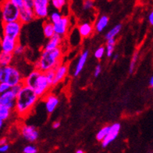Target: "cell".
Returning a JSON list of instances; mask_svg holds the SVG:
<instances>
[{
  "label": "cell",
  "instance_id": "cell-1",
  "mask_svg": "<svg viewBox=\"0 0 153 153\" xmlns=\"http://www.w3.org/2000/svg\"><path fill=\"white\" fill-rule=\"evenodd\" d=\"M39 97L32 88L24 85L16 95L13 110L20 117L25 118L32 113L33 109L39 100Z\"/></svg>",
  "mask_w": 153,
  "mask_h": 153
},
{
  "label": "cell",
  "instance_id": "cell-2",
  "mask_svg": "<svg viewBox=\"0 0 153 153\" xmlns=\"http://www.w3.org/2000/svg\"><path fill=\"white\" fill-rule=\"evenodd\" d=\"M63 52L61 47L53 50H43L41 52L40 56L34 62V69L41 72H46L50 70H55L62 63Z\"/></svg>",
  "mask_w": 153,
  "mask_h": 153
},
{
  "label": "cell",
  "instance_id": "cell-3",
  "mask_svg": "<svg viewBox=\"0 0 153 153\" xmlns=\"http://www.w3.org/2000/svg\"><path fill=\"white\" fill-rule=\"evenodd\" d=\"M23 74L18 68L14 66L9 65L6 67H2L0 81L8 84L10 87L21 84L24 81Z\"/></svg>",
  "mask_w": 153,
  "mask_h": 153
},
{
  "label": "cell",
  "instance_id": "cell-4",
  "mask_svg": "<svg viewBox=\"0 0 153 153\" xmlns=\"http://www.w3.org/2000/svg\"><path fill=\"white\" fill-rule=\"evenodd\" d=\"M2 23L12 22L19 20L20 10L9 0H2L0 6Z\"/></svg>",
  "mask_w": 153,
  "mask_h": 153
},
{
  "label": "cell",
  "instance_id": "cell-5",
  "mask_svg": "<svg viewBox=\"0 0 153 153\" xmlns=\"http://www.w3.org/2000/svg\"><path fill=\"white\" fill-rule=\"evenodd\" d=\"M2 35L19 41L23 27V24L20 23V20L2 23Z\"/></svg>",
  "mask_w": 153,
  "mask_h": 153
},
{
  "label": "cell",
  "instance_id": "cell-6",
  "mask_svg": "<svg viewBox=\"0 0 153 153\" xmlns=\"http://www.w3.org/2000/svg\"><path fill=\"white\" fill-rule=\"evenodd\" d=\"M49 0H34L33 11L35 19L45 20L49 15Z\"/></svg>",
  "mask_w": 153,
  "mask_h": 153
},
{
  "label": "cell",
  "instance_id": "cell-7",
  "mask_svg": "<svg viewBox=\"0 0 153 153\" xmlns=\"http://www.w3.org/2000/svg\"><path fill=\"white\" fill-rule=\"evenodd\" d=\"M52 88V85L49 84L45 76V74L43 72L41 73L36 82L33 87V90L39 98H43L47 93L49 92V90Z\"/></svg>",
  "mask_w": 153,
  "mask_h": 153
},
{
  "label": "cell",
  "instance_id": "cell-8",
  "mask_svg": "<svg viewBox=\"0 0 153 153\" xmlns=\"http://www.w3.org/2000/svg\"><path fill=\"white\" fill-rule=\"evenodd\" d=\"M54 25L55 34L65 38L69 32L71 27V20L67 16H62L59 20L53 24Z\"/></svg>",
  "mask_w": 153,
  "mask_h": 153
},
{
  "label": "cell",
  "instance_id": "cell-9",
  "mask_svg": "<svg viewBox=\"0 0 153 153\" xmlns=\"http://www.w3.org/2000/svg\"><path fill=\"white\" fill-rule=\"evenodd\" d=\"M20 133L23 137L29 142L36 141L39 136L38 130L33 125H22L20 127Z\"/></svg>",
  "mask_w": 153,
  "mask_h": 153
},
{
  "label": "cell",
  "instance_id": "cell-10",
  "mask_svg": "<svg viewBox=\"0 0 153 153\" xmlns=\"http://www.w3.org/2000/svg\"><path fill=\"white\" fill-rule=\"evenodd\" d=\"M121 129V125L119 123H114L109 126V129L108 134L103 139L102 142V145L103 148L107 147L110 143H112L115 139L117 138Z\"/></svg>",
  "mask_w": 153,
  "mask_h": 153
},
{
  "label": "cell",
  "instance_id": "cell-11",
  "mask_svg": "<svg viewBox=\"0 0 153 153\" xmlns=\"http://www.w3.org/2000/svg\"><path fill=\"white\" fill-rule=\"evenodd\" d=\"M45 102V110L48 113H53L59 104V99L56 95L48 92L42 98Z\"/></svg>",
  "mask_w": 153,
  "mask_h": 153
},
{
  "label": "cell",
  "instance_id": "cell-12",
  "mask_svg": "<svg viewBox=\"0 0 153 153\" xmlns=\"http://www.w3.org/2000/svg\"><path fill=\"white\" fill-rule=\"evenodd\" d=\"M19 10H20V12H19V20H20V23L23 25L32 22L33 20L35 19L32 7H30V6L24 4V6L19 8Z\"/></svg>",
  "mask_w": 153,
  "mask_h": 153
},
{
  "label": "cell",
  "instance_id": "cell-13",
  "mask_svg": "<svg viewBox=\"0 0 153 153\" xmlns=\"http://www.w3.org/2000/svg\"><path fill=\"white\" fill-rule=\"evenodd\" d=\"M69 67L67 63L62 62L55 69V77L53 83V87L56 86L59 83L63 81L68 74Z\"/></svg>",
  "mask_w": 153,
  "mask_h": 153
},
{
  "label": "cell",
  "instance_id": "cell-14",
  "mask_svg": "<svg viewBox=\"0 0 153 153\" xmlns=\"http://www.w3.org/2000/svg\"><path fill=\"white\" fill-rule=\"evenodd\" d=\"M19 41L15 40L13 38H9L7 36L2 35L1 39H0V45H1V49L3 52L9 53H13L14 51V48Z\"/></svg>",
  "mask_w": 153,
  "mask_h": 153
},
{
  "label": "cell",
  "instance_id": "cell-15",
  "mask_svg": "<svg viewBox=\"0 0 153 153\" xmlns=\"http://www.w3.org/2000/svg\"><path fill=\"white\" fill-rule=\"evenodd\" d=\"M16 96V95L13 92L12 90L10 89L6 92L0 95V104L6 105V106L9 107L10 109L13 110L15 106Z\"/></svg>",
  "mask_w": 153,
  "mask_h": 153
},
{
  "label": "cell",
  "instance_id": "cell-16",
  "mask_svg": "<svg viewBox=\"0 0 153 153\" xmlns=\"http://www.w3.org/2000/svg\"><path fill=\"white\" fill-rule=\"evenodd\" d=\"M89 56V51L88 49L84 50L82 53H81L80 56H79L76 64L75 66L74 71V76H77L80 75L81 71H83V69L85 67V64H86L88 58Z\"/></svg>",
  "mask_w": 153,
  "mask_h": 153
},
{
  "label": "cell",
  "instance_id": "cell-17",
  "mask_svg": "<svg viewBox=\"0 0 153 153\" xmlns=\"http://www.w3.org/2000/svg\"><path fill=\"white\" fill-rule=\"evenodd\" d=\"M94 25L90 22H83L77 27V31L81 38H88L94 32Z\"/></svg>",
  "mask_w": 153,
  "mask_h": 153
},
{
  "label": "cell",
  "instance_id": "cell-18",
  "mask_svg": "<svg viewBox=\"0 0 153 153\" xmlns=\"http://www.w3.org/2000/svg\"><path fill=\"white\" fill-rule=\"evenodd\" d=\"M63 38H64L55 34L52 38L48 39V42L43 46L42 49L43 50H53L55 48H59L62 45Z\"/></svg>",
  "mask_w": 153,
  "mask_h": 153
},
{
  "label": "cell",
  "instance_id": "cell-19",
  "mask_svg": "<svg viewBox=\"0 0 153 153\" xmlns=\"http://www.w3.org/2000/svg\"><path fill=\"white\" fill-rule=\"evenodd\" d=\"M41 73L42 72L37 69H34L33 71H30L28 74L24 77V81H23L24 85L29 87L30 88H33V87H34L39 75L41 74Z\"/></svg>",
  "mask_w": 153,
  "mask_h": 153
},
{
  "label": "cell",
  "instance_id": "cell-20",
  "mask_svg": "<svg viewBox=\"0 0 153 153\" xmlns=\"http://www.w3.org/2000/svg\"><path fill=\"white\" fill-rule=\"evenodd\" d=\"M109 22V16L107 15H101L99 18L97 19L96 22L95 23L94 25V29L96 30L97 32H102L103 30H105L108 26Z\"/></svg>",
  "mask_w": 153,
  "mask_h": 153
},
{
  "label": "cell",
  "instance_id": "cell-21",
  "mask_svg": "<svg viewBox=\"0 0 153 153\" xmlns=\"http://www.w3.org/2000/svg\"><path fill=\"white\" fill-rule=\"evenodd\" d=\"M42 30L45 38H47V39H49L55 34L54 25H53V23L50 22L48 20H45L44 23H43Z\"/></svg>",
  "mask_w": 153,
  "mask_h": 153
},
{
  "label": "cell",
  "instance_id": "cell-22",
  "mask_svg": "<svg viewBox=\"0 0 153 153\" xmlns=\"http://www.w3.org/2000/svg\"><path fill=\"white\" fill-rule=\"evenodd\" d=\"M14 58V55L13 53H9L1 51L0 52V66L2 67L11 65Z\"/></svg>",
  "mask_w": 153,
  "mask_h": 153
},
{
  "label": "cell",
  "instance_id": "cell-23",
  "mask_svg": "<svg viewBox=\"0 0 153 153\" xmlns=\"http://www.w3.org/2000/svg\"><path fill=\"white\" fill-rule=\"evenodd\" d=\"M116 43H117V40L116 38H110L106 40V45H105V55L107 57H112V56L114 53L115 51V46H116Z\"/></svg>",
  "mask_w": 153,
  "mask_h": 153
},
{
  "label": "cell",
  "instance_id": "cell-24",
  "mask_svg": "<svg viewBox=\"0 0 153 153\" xmlns=\"http://www.w3.org/2000/svg\"><path fill=\"white\" fill-rule=\"evenodd\" d=\"M13 109H10L9 107L0 104V120L6 121L11 117Z\"/></svg>",
  "mask_w": 153,
  "mask_h": 153
},
{
  "label": "cell",
  "instance_id": "cell-25",
  "mask_svg": "<svg viewBox=\"0 0 153 153\" xmlns=\"http://www.w3.org/2000/svg\"><path fill=\"white\" fill-rule=\"evenodd\" d=\"M122 30V24H118L117 25H115L113 28H111L110 30L105 34V38L106 40L110 39V38H116V37L119 34Z\"/></svg>",
  "mask_w": 153,
  "mask_h": 153
},
{
  "label": "cell",
  "instance_id": "cell-26",
  "mask_svg": "<svg viewBox=\"0 0 153 153\" xmlns=\"http://www.w3.org/2000/svg\"><path fill=\"white\" fill-rule=\"evenodd\" d=\"M49 2L55 10L61 11L68 5L69 0H49Z\"/></svg>",
  "mask_w": 153,
  "mask_h": 153
},
{
  "label": "cell",
  "instance_id": "cell-27",
  "mask_svg": "<svg viewBox=\"0 0 153 153\" xmlns=\"http://www.w3.org/2000/svg\"><path fill=\"white\" fill-rule=\"evenodd\" d=\"M139 57V53L137 51H135L134 53L133 56H132V58L131 59V62H130L129 65V74H132L135 70V67H136V65H137V59H138Z\"/></svg>",
  "mask_w": 153,
  "mask_h": 153
},
{
  "label": "cell",
  "instance_id": "cell-28",
  "mask_svg": "<svg viewBox=\"0 0 153 153\" xmlns=\"http://www.w3.org/2000/svg\"><path fill=\"white\" fill-rule=\"evenodd\" d=\"M62 16V14L61 13L60 11H59V10H55V11H53V12L49 13L48 18L50 22H52L53 24H55V23H56L58 20H60Z\"/></svg>",
  "mask_w": 153,
  "mask_h": 153
},
{
  "label": "cell",
  "instance_id": "cell-29",
  "mask_svg": "<svg viewBox=\"0 0 153 153\" xmlns=\"http://www.w3.org/2000/svg\"><path fill=\"white\" fill-rule=\"evenodd\" d=\"M109 125H106V126H104L103 127H102L99 131H98V133L96 134V139L97 141H102L103 139L105 138V136L108 134V131H109Z\"/></svg>",
  "mask_w": 153,
  "mask_h": 153
},
{
  "label": "cell",
  "instance_id": "cell-30",
  "mask_svg": "<svg viewBox=\"0 0 153 153\" xmlns=\"http://www.w3.org/2000/svg\"><path fill=\"white\" fill-rule=\"evenodd\" d=\"M105 46H100L95 49V53H94V56H95L97 59H102V57L105 56Z\"/></svg>",
  "mask_w": 153,
  "mask_h": 153
},
{
  "label": "cell",
  "instance_id": "cell-31",
  "mask_svg": "<svg viewBox=\"0 0 153 153\" xmlns=\"http://www.w3.org/2000/svg\"><path fill=\"white\" fill-rule=\"evenodd\" d=\"M25 49H26L25 47H24L23 45L20 44V42H18L17 45H16V47H15L14 51H13V54L14 55V56H21V55H23L25 53Z\"/></svg>",
  "mask_w": 153,
  "mask_h": 153
},
{
  "label": "cell",
  "instance_id": "cell-32",
  "mask_svg": "<svg viewBox=\"0 0 153 153\" xmlns=\"http://www.w3.org/2000/svg\"><path fill=\"white\" fill-rule=\"evenodd\" d=\"M95 2L94 0H84L83 2V9L85 10H90L94 8Z\"/></svg>",
  "mask_w": 153,
  "mask_h": 153
},
{
  "label": "cell",
  "instance_id": "cell-33",
  "mask_svg": "<svg viewBox=\"0 0 153 153\" xmlns=\"http://www.w3.org/2000/svg\"><path fill=\"white\" fill-rule=\"evenodd\" d=\"M45 76H46V78L48 80V81L49 82L52 87H53V83L54 81L55 77V70H50V71H48L46 72H45Z\"/></svg>",
  "mask_w": 153,
  "mask_h": 153
},
{
  "label": "cell",
  "instance_id": "cell-34",
  "mask_svg": "<svg viewBox=\"0 0 153 153\" xmlns=\"http://www.w3.org/2000/svg\"><path fill=\"white\" fill-rule=\"evenodd\" d=\"M24 153H37L38 149L34 145H27L26 147L24 149Z\"/></svg>",
  "mask_w": 153,
  "mask_h": 153
},
{
  "label": "cell",
  "instance_id": "cell-35",
  "mask_svg": "<svg viewBox=\"0 0 153 153\" xmlns=\"http://www.w3.org/2000/svg\"><path fill=\"white\" fill-rule=\"evenodd\" d=\"M11 88V87L8 85V84H6L5 82H2V81H0V95L2 94V93L6 92L8 90Z\"/></svg>",
  "mask_w": 153,
  "mask_h": 153
},
{
  "label": "cell",
  "instance_id": "cell-36",
  "mask_svg": "<svg viewBox=\"0 0 153 153\" xmlns=\"http://www.w3.org/2000/svg\"><path fill=\"white\" fill-rule=\"evenodd\" d=\"M23 86H24V84L23 83H21V84H18V85H14V86L11 87V90H12V91L13 93H14L15 95H17L19 92L20 91V90L22 89Z\"/></svg>",
  "mask_w": 153,
  "mask_h": 153
},
{
  "label": "cell",
  "instance_id": "cell-37",
  "mask_svg": "<svg viewBox=\"0 0 153 153\" xmlns=\"http://www.w3.org/2000/svg\"><path fill=\"white\" fill-rule=\"evenodd\" d=\"M101 73H102V66H101V64L96 65L95 71H94V76L98 77L101 74Z\"/></svg>",
  "mask_w": 153,
  "mask_h": 153
},
{
  "label": "cell",
  "instance_id": "cell-38",
  "mask_svg": "<svg viewBox=\"0 0 153 153\" xmlns=\"http://www.w3.org/2000/svg\"><path fill=\"white\" fill-rule=\"evenodd\" d=\"M9 1H10L13 4H14L18 8L22 7L24 4V0H9Z\"/></svg>",
  "mask_w": 153,
  "mask_h": 153
},
{
  "label": "cell",
  "instance_id": "cell-39",
  "mask_svg": "<svg viewBox=\"0 0 153 153\" xmlns=\"http://www.w3.org/2000/svg\"><path fill=\"white\" fill-rule=\"evenodd\" d=\"M9 149H10V146H9L8 144H5V145H0V152H6L9 150Z\"/></svg>",
  "mask_w": 153,
  "mask_h": 153
},
{
  "label": "cell",
  "instance_id": "cell-40",
  "mask_svg": "<svg viewBox=\"0 0 153 153\" xmlns=\"http://www.w3.org/2000/svg\"><path fill=\"white\" fill-rule=\"evenodd\" d=\"M148 20H149V24H151L152 26H153V10H152L151 12L149 13V16H148Z\"/></svg>",
  "mask_w": 153,
  "mask_h": 153
},
{
  "label": "cell",
  "instance_id": "cell-41",
  "mask_svg": "<svg viewBox=\"0 0 153 153\" xmlns=\"http://www.w3.org/2000/svg\"><path fill=\"white\" fill-rule=\"evenodd\" d=\"M60 122L59 121H55V122H53V125H52V127H53V129H58L59 127H60Z\"/></svg>",
  "mask_w": 153,
  "mask_h": 153
},
{
  "label": "cell",
  "instance_id": "cell-42",
  "mask_svg": "<svg viewBox=\"0 0 153 153\" xmlns=\"http://www.w3.org/2000/svg\"><path fill=\"white\" fill-rule=\"evenodd\" d=\"M5 144H7V139L5 138V137L0 138V145H5Z\"/></svg>",
  "mask_w": 153,
  "mask_h": 153
},
{
  "label": "cell",
  "instance_id": "cell-43",
  "mask_svg": "<svg viewBox=\"0 0 153 153\" xmlns=\"http://www.w3.org/2000/svg\"><path fill=\"white\" fill-rule=\"evenodd\" d=\"M112 57H113V61L117 60V59H118V58H119V54H118V53H113V55L112 56Z\"/></svg>",
  "mask_w": 153,
  "mask_h": 153
},
{
  "label": "cell",
  "instance_id": "cell-44",
  "mask_svg": "<svg viewBox=\"0 0 153 153\" xmlns=\"http://www.w3.org/2000/svg\"><path fill=\"white\" fill-rule=\"evenodd\" d=\"M149 85L153 88V76H152L150 79H149Z\"/></svg>",
  "mask_w": 153,
  "mask_h": 153
},
{
  "label": "cell",
  "instance_id": "cell-45",
  "mask_svg": "<svg viewBox=\"0 0 153 153\" xmlns=\"http://www.w3.org/2000/svg\"><path fill=\"white\" fill-rule=\"evenodd\" d=\"M75 153H85V152L83 151L82 149H78V150H76Z\"/></svg>",
  "mask_w": 153,
  "mask_h": 153
},
{
  "label": "cell",
  "instance_id": "cell-46",
  "mask_svg": "<svg viewBox=\"0 0 153 153\" xmlns=\"http://www.w3.org/2000/svg\"><path fill=\"white\" fill-rule=\"evenodd\" d=\"M3 122H4V121L0 120V130L2 129V127H3Z\"/></svg>",
  "mask_w": 153,
  "mask_h": 153
},
{
  "label": "cell",
  "instance_id": "cell-47",
  "mask_svg": "<svg viewBox=\"0 0 153 153\" xmlns=\"http://www.w3.org/2000/svg\"><path fill=\"white\" fill-rule=\"evenodd\" d=\"M1 71H2V67L0 66V76H1Z\"/></svg>",
  "mask_w": 153,
  "mask_h": 153
},
{
  "label": "cell",
  "instance_id": "cell-48",
  "mask_svg": "<svg viewBox=\"0 0 153 153\" xmlns=\"http://www.w3.org/2000/svg\"><path fill=\"white\" fill-rule=\"evenodd\" d=\"M27 1H34V0H24V2H27Z\"/></svg>",
  "mask_w": 153,
  "mask_h": 153
},
{
  "label": "cell",
  "instance_id": "cell-49",
  "mask_svg": "<svg viewBox=\"0 0 153 153\" xmlns=\"http://www.w3.org/2000/svg\"><path fill=\"white\" fill-rule=\"evenodd\" d=\"M82 1H84V0H82Z\"/></svg>",
  "mask_w": 153,
  "mask_h": 153
}]
</instances>
